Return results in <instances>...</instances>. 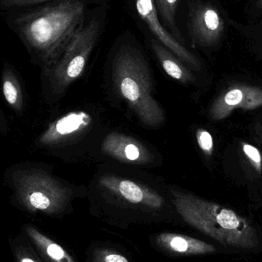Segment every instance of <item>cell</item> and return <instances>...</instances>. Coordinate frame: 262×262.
<instances>
[{
    "mask_svg": "<svg viewBox=\"0 0 262 262\" xmlns=\"http://www.w3.org/2000/svg\"><path fill=\"white\" fill-rule=\"evenodd\" d=\"M26 229V233L32 243L48 262H76L62 246L37 230L35 228L29 226Z\"/></svg>",
    "mask_w": 262,
    "mask_h": 262,
    "instance_id": "15",
    "label": "cell"
},
{
    "mask_svg": "<svg viewBox=\"0 0 262 262\" xmlns=\"http://www.w3.org/2000/svg\"><path fill=\"white\" fill-rule=\"evenodd\" d=\"M101 154L120 164L152 167L161 163L155 149L141 140L118 131L107 133L101 139Z\"/></svg>",
    "mask_w": 262,
    "mask_h": 262,
    "instance_id": "8",
    "label": "cell"
},
{
    "mask_svg": "<svg viewBox=\"0 0 262 262\" xmlns=\"http://www.w3.org/2000/svg\"><path fill=\"white\" fill-rule=\"evenodd\" d=\"M180 0H154L157 13L163 18L164 24L170 31L171 35L179 42L183 44L181 32L177 27L176 13Z\"/></svg>",
    "mask_w": 262,
    "mask_h": 262,
    "instance_id": "16",
    "label": "cell"
},
{
    "mask_svg": "<svg viewBox=\"0 0 262 262\" xmlns=\"http://www.w3.org/2000/svg\"><path fill=\"white\" fill-rule=\"evenodd\" d=\"M2 91L9 107L16 115H23L25 109V97L23 88L14 68L5 62L2 71Z\"/></svg>",
    "mask_w": 262,
    "mask_h": 262,
    "instance_id": "14",
    "label": "cell"
},
{
    "mask_svg": "<svg viewBox=\"0 0 262 262\" xmlns=\"http://www.w3.org/2000/svg\"><path fill=\"white\" fill-rule=\"evenodd\" d=\"M260 136H261V138L262 140V128L261 129V130H260Z\"/></svg>",
    "mask_w": 262,
    "mask_h": 262,
    "instance_id": "24",
    "label": "cell"
},
{
    "mask_svg": "<svg viewBox=\"0 0 262 262\" xmlns=\"http://www.w3.org/2000/svg\"><path fill=\"white\" fill-rule=\"evenodd\" d=\"M255 6H256L257 9H262V0H258V2L256 3V5H255Z\"/></svg>",
    "mask_w": 262,
    "mask_h": 262,
    "instance_id": "23",
    "label": "cell"
},
{
    "mask_svg": "<svg viewBox=\"0 0 262 262\" xmlns=\"http://www.w3.org/2000/svg\"><path fill=\"white\" fill-rule=\"evenodd\" d=\"M4 182L18 204L32 213L59 216L70 211L76 199L87 197L86 186L60 178L52 166L42 162L11 165L5 172Z\"/></svg>",
    "mask_w": 262,
    "mask_h": 262,
    "instance_id": "3",
    "label": "cell"
},
{
    "mask_svg": "<svg viewBox=\"0 0 262 262\" xmlns=\"http://www.w3.org/2000/svg\"><path fill=\"white\" fill-rule=\"evenodd\" d=\"M109 82L121 101L126 103L143 127H161L166 116L154 97L152 75L143 52L137 46L126 43L115 49L108 68Z\"/></svg>",
    "mask_w": 262,
    "mask_h": 262,
    "instance_id": "4",
    "label": "cell"
},
{
    "mask_svg": "<svg viewBox=\"0 0 262 262\" xmlns=\"http://www.w3.org/2000/svg\"><path fill=\"white\" fill-rule=\"evenodd\" d=\"M134 4L138 16L144 21L158 41L166 46L189 69L196 71L201 69V63L199 58L183 44L176 40L165 29V26L160 23L154 0H134Z\"/></svg>",
    "mask_w": 262,
    "mask_h": 262,
    "instance_id": "9",
    "label": "cell"
},
{
    "mask_svg": "<svg viewBox=\"0 0 262 262\" xmlns=\"http://www.w3.org/2000/svg\"><path fill=\"white\" fill-rule=\"evenodd\" d=\"M96 121L89 112L74 111L52 121L35 139L34 146L53 157L68 160L95 134Z\"/></svg>",
    "mask_w": 262,
    "mask_h": 262,
    "instance_id": "7",
    "label": "cell"
},
{
    "mask_svg": "<svg viewBox=\"0 0 262 262\" xmlns=\"http://www.w3.org/2000/svg\"><path fill=\"white\" fill-rule=\"evenodd\" d=\"M18 261H19V262H38L35 261V259H33V258L28 256H20L19 258H18Z\"/></svg>",
    "mask_w": 262,
    "mask_h": 262,
    "instance_id": "22",
    "label": "cell"
},
{
    "mask_svg": "<svg viewBox=\"0 0 262 262\" xmlns=\"http://www.w3.org/2000/svg\"><path fill=\"white\" fill-rule=\"evenodd\" d=\"M48 1L51 0H0V10L6 12L15 8L34 6Z\"/></svg>",
    "mask_w": 262,
    "mask_h": 262,
    "instance_id": "20",
    "label": "cell"
},
{
    "mask_svg": "<svg viewBox=\"0 0 262 262\" xmlns=\"http://www.w3.org/2000/svg\"><path fill=\"white\" fill-rule=\"evenodd\" d=\"M196 140L201 150L206 156H211L213 152V139L209 131L204 129H199L196 131Z\"/></svg>",
    "mask_w": 262,
    "mask_h": 262,
    "instance_id": "18",
    "label": "cell"
},
{
    "mask_svg": "<svg viewBox=\"0 0 262 262\" xmlns=\"http://www.w3.org/2000/svg\"><path fill=\"white\" fill-rule=\"evenodd\" d=\"M87 188L92 215L119 229L172 223L178 217L168 186L138 172L101 166Z\"/></svg>",
    "mask_w": 262,
    "mask_h": 262,
    "instance_id": "1",
    "label": "cell"
},
{
    "mask_svg": "<svg viewBox=\"0 0 262 262\" xmlns=\"http://www.w3.org/2000/svg\"><path fill=\"white\" fill-rule=\"evenodd\" d=\"M189 28L194 41L204 46L218 42L224 32V23L218 11L208 3L190 6Z\"/></svg>",
    "mask_w": 262,
    "mask_h": 262,
    "instance_id": "11",
    "label": "cell"
},
{
    "mask_svg": "<svg viewBox=\"0 0 262 262\" xmlns=\"http://www.w3.org/2000/svg\"><path fill=\"white\" fill-rule=\"evenodd\" d=\"M152 243L159 250L172 256H195L216 252L215 246L209 243L174 232L157 234L152 237Z\"/></svg>",
    "mask_w": 262,
    "mask_h": 262,
    "instance_id": "12",
    "label": "cell"
},
{
    "mask_svg": "<svg viewBox=\"0 0 262 262\" xmlns=\"http://www.w3.org/2000/svg\"><path fill=\"white\" fill-rule=\"evenodd\" d=\"M8 129H9V126H8L7 121H6V117H5L1 107H0V133L6 134L7 133Z\"/></svg>",
    "mask_w": 262,
    "mask_h": 262,
    "instance_id": "21",
    "label": "cell"
},
{
    "mask_svg": "<svg viewBox=\"0 0 262 262\" xmlns=\"http://www.w3.org/2000/svg\"><path fill=\"white\" fill-rule=\"evenodd\" d=\"M88 262H132L121 251L106 245H93L87 252Z\"/></svg>",
    "mask_w": 262,
    "mask_h": 262,
    "instance_id": "17",
    "label": "cell"
},
{
    "mask_svg": "<svg viewBox=\"0 0 262 262\" xmlns=\"http://www.w3.org/2000/svg\"><path fill=\"white\" fill-rule=\"evenodd\" d=\"M103 26L104 19L100 17L85 21L58 61L41 70V92L48 104L61 101L71 85L82 75Z\"/></svg>",
    "mask_w": 262,
    "mask_h": 262,
    "instance_id": "6",
    "label": "cell"
},
{
    "mask_svg": "<svg viewBox=\"0 0 262 262\" xmlns=\"http://www.w3.org/2000/svg\"><path fill=\"white\" fill-rule=\"evenodd\" d=\"M149 46L152 53L158 60L166 75L182 84H189L195 82V78L191 69L180 61L166 46L157 38H149Z\"/></svg>",
    "mask_w": 262,
    "mask_h": 262,
    "instance_id": "13",
    "label": "cell"
},
{
    "mask_svg": "<svg viewBox=\"0 0 262 262\" xmlns=\"http://www.w3.org/2000/svg\"><path fill=\"white\" fill-rule=\"evenodd\" d=\"M168 188L177 215L191 227L223 246L248 251L259 246L255 228L232 209L177 186Z\"/></svg>",
    "mask_w": 262,
    "mask_h": 262,
    "instance_id": "5",
    "label": "cell"
},
{
    "mask_svg": "<svg viewBox=\"0 0 262 262\" xmlns=\"http://www.w3.org/2000/svg\"><path fill=\"white\" fill-rule=\"evenodd\" d=\"M262 106V88L236 84L220 94L209 107V115L214 121H221L236 109L251 111Z\"/></svg>",
    "mask_w": 262,
    "mask_h": 262,
    "instance_id": "10",
    "label": "cell"
},
{
    "mask_svg": "<svg viewBox=\"0 0 262 262\" xmlns=\"http://www.w3.org/2000/svg\"><path fill=\"white\" fill-rule=\"evenodd\" d=\"M243 151L258 173H261L262 158L258 149L249 143H243Z\"/></svg>",
    "mask_w": 262,
    "mask_h": 262,
    "instance_id": "19",
    "label": "cell"
},
{
    "mask_svg": "<svg viewBox=\"0 0 262 262\" xmlns=\"http://www.w3.org/2000/svg\"><path fill=\"white\" fill-rule=\"evenodd\" d=\"M5 12L8 27L41 70L58 61L86 21L83 0H51Z\"/></svg>",
    "mask_w": 262,
    "mask_h": 262,
    "instance_id": "2",
    "label": "cell"
}]
</instances>
